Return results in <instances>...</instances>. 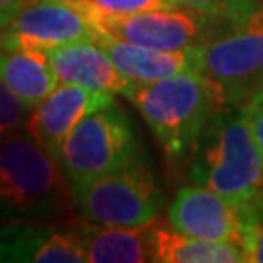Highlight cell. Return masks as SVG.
I'll list each match as a JSON object with an SVG mask.
<instances>
[{
  "label": "cell",
  "mask_w": 263,
  "mask_h": 263,
  "mask_svg": "<svg viewBox=\"0 0 263 263\" xmlns=\"http://www.w3.org/2000/svg\"><path fill=\"white\" fill-rule=\"evenodd\" d=\"M127 98L172 162L191 156L216 105L224 104L215 82L201 72H181L151 84H137Z\"/></svg>",
  "instance_id": "3957f363"
},
{
  "label": "cell",
  "mask_w": 263,
  "mask_h": 263,
  "mask_svg": "<svg viewBox=\"0 0 263 263\" xmlns=\"http://www.w3.org/2000/svg\"><path fill=\"white\" fill-rule=\"evenodd\" d=\"M84 16L96 29L113 37L166 51H185L205 45L218 35L224 24H228L187 8L148 10L135 14L88 10Z\"/></svg>",
  "instance_id": "8992f818"
},
{
  "label": "cell",
  "mask_w": 263,
  "mask_h": 263,
  "mask_svg": "<svg viewBox=\"0 0 263 263\" xmlns=\"http://www.w3.org/2000/svg\"><path fill=\"white\" fill-rule=\"evenodd\" d=\"M244 252L248 261L263 263V195L261 191L248 201Z\"/></svg>",
  "instance_id": "ac0fdd59"
},
{
  "label": "cell",
  "mask_w": 263,
  "mask_h": 263,
  "mask_svg": "<svg viewBox=\"0 0 263 263\" xmlns=\"http://www.w3.org/2000/svg\"><path fill=\"white\" fill-rule=\"evenodd\" d=\"M47 61L61 84H76L121 96H129L137 86L94 41H78L49 49Z\"/></svg>",
  "instance_id": "4fadbf2b"
},
{
  "label": "cell",
  "mask_w": 263,
  "mask_h": 263,
  "mask_svg": "<svg viewBox=\"0 0 263 263\" xmlns=\"http://www.w3.org/2000/svg\"><path fill=\"white\" fill-rule=\"evenodd\" d=\"M158 263H240L248 261L244 250L232 242L201 240L181 234L172 226H154Z\"/></svg>",
  "instance_id": "2e32d148"
},
{
  "label": "cell",
  "mask_w": 263,
  "mask_h": 263,
  "mask_svg": "<svg viewBox=\"0 0 263 263\" xmlns=\"http://www.w3.org/2000/svg\"><path fill=\"white\" fill-rule=\"evenodd\" d=\"M201 68L230 105H244L263 88V10L248 24L201 45Z\"/></svg>",
  "instance_id": "52a82bcc"
},
{
  "label": "cell",
  "mask_w": 263,
  "mask_h": 263,
  "mask_svg": "<svg viewBox=\"0 0 263 263\" xmlns=\"http://www.w3.org/2000/svg\"><path fill=\"white\" fill-rule=\"evenodd\" d=\"M90 263L156 261L154 224L142 226H78Z\"/></svg>",
  "instance_id": "5bb4252c"
},
{
  "label": "cell",
  "mask_w": 263,
  "mask_h": 263,
  "mask_svg": "<svg viewBox=\"0 0 263 263\" xmlns=\"http://www.w3.org/2000/svg\"><path fill=\"white\" fill-rule=\"evenodd\" d=\"M242 109H244L246 119H248L250 127H252L255 142H257L259 151L263 152V88L257 90V92L242 105Z\"/></svg>",
  "instance_id": "ffe728a7"
},
{
  "label": "cell",
  "mask_w": 263,
  "mask_h": 263,
  "mask_svg": "<svg viewBox=\"0 0 263 263\" xmlns=\"http://www.w3.org/2000/svg\"><path fill=\"white\" fill-rule=\"evenodd\" d=\"M113 96L111 92L88 90L76 84L57 86L41 104L33 107L26 129L53 158L59 160L63 142L72 129L90 113L115 102Z\"/></svg>",
  "instance_id": "30bf717a"
},
{
  "label": "cell",
  "mask_w": 263,
  "mask_h": 263,
  "mask_svg": "<svg viewBox=\"0 0 263 263\" xmlns=\"http://www.w3.org/2000/svg\"><path fill=\"white\" fill-rule=\"evenodd\" d=\"M178 4L199 14H205L209 18L222 20L236 26L248 24L261 10L254 0H178Z\"/></svg>",
  "instance_id": "e0dca14e"
},
{
  "label": "cell",
  "mask_w": 263,
  "mask_h": 263,
  "mask_svg": "<svg viewBox=\"0 0 263 263\" xmlns=\"http://www.w3.org/2000/svg\"><path fill=\"white\" fill-rule=\"evenodd\" d=\"M189 179L246 203L263 187V152L259 151L242 105L216 109L191 152Z\"/></svg>",
  "instance_id": "7a4b0ae2"
},
{
  "label": "cell",
  "mask_w": 263,
  "mask_h": 263,
  "mask_svg": "<svg viewBox=\"0 0 263 263\" xmlns=\"http://www.w3.org/2000/svg\"><path fill=\"white\" fill-rule=\"evenodd\" d=\"M162 207L164 191L144 158L74 191L76 213L90 224H151L156 220Z\"/></svg>",
  "instance_id": "5b68a950"
},
{
  "label": "cell",
  "mask_w": 263,
  "mask_h": 263,
  "mask_svg": "<svg viewBox=\"0 0 263 263\" xmlns=\"http://www.w3.org/2000/svg\"><path fill=\"white\" fill-rule=\"evenodd\" d=\"M28 109L29 107L0 80V142L10 133L24 129V123H28Z\"/></svg>",
  "instance_id": "d6986e66"
},
{
  "label": "cell",
  "mask_w": 263,
  "mask_h": 263,
  "mask_svg": "<svg viewBox=\"0 0 263 263\" xmlns=\"http://www.w3.org/2000/svg\"><path fill=\"white\" fill-rule=\"evenodd\" d=\"M96 28L66 0H29L6 28L0 29V49L43 51L94 41Z\"/></svg>",
  "instance_id": "ba28073f"
},
{
  "label": "cell",
  "mask_w": 263,
  "mask_h": 263,
  "mask_svg": "<svg viewBox=\"0 0 263 263\" xmlns=\"http://www.w3.org/2000/svg\"><path fill=\"white\" fill-rule=\"evenodd\" d=\"M94 43L111 57L115 66L135 84H151L181 72H201V45L185 51H166L129 43L96 29Z\"/></svg>",
  "instance_id": "7c38bea8"
},
{
  "label": "cell",
  "mask_w": 263,
  "mask_h": 263,
  "mask_svg": "<svg viewBox=\"0 0 263 263\" xmlns=\"http://www.w3.org/2000/svg\"><path fill=\"white\" fill-rule=\"evenodd\" d=\"M29 0H0V29L6 28Z\"/></svg>",
  "instance_id": "44dd1931"
},
{
  "label": "cell",
  "mask_w": 263,
  "mask_h": 263,
  "mask_svg": "<svg viewBox=\"0 0 263 263\" xmlns=\"http://www.w3.org/2000/svg\"><path fill=\"white\" fill-rule=\"evenodd\" d=\"M141 158L142 152L131 119L115 102L84 117L59 152V164L72 193Z\"/></svg>",
  "instance_id": "277c9868"
},
{
  "label": "cell",
  "mask_w": 263,
  "mask_h": 263,
  "mask_svg": "<svg viewBox=\"0 0 263 263\" xmlns=\"http://www.w3.org/2000/svg\"><path fill=\"white\" fill-rule=\"evenodd\" d=\"M74 207V193L59 160L28 129L0 142V216L20 220H59Z\"/></svg>",
  "instance_id": "6da1fadb"
},
{
  "label": "cell",
  "mask_w": 263,
  "mask_h": 263,
  "mask_svg": "<svg viewBox=\"0 0 263 263\" xmlns=\"http://www.w3.org/2000/svg\"><path fill=\"white\" fill-rule=\"evenodd\" d=\"M0 261L84 263L88 255L78 230L10 218V222L0 224Z\"/></svg>",
  "instance_id": "8fae6325"
},
{
  "label": "cell",
  "mask_w": 263,
  "mask_h": 263,
  "mask_svg": "<svg viewBox=\"0 0 263 263\" xmlns=\"http://www.w3.org/2000/svg\"><path fill=\"white\" fill-rule=\"evenodd\" d=\"M168 220L170 226L181 234L232 242L244 250L248 201L240 203L215 189L193 183L178 191L168 209Z\"/></svg>",
  "instance_id": "9c48e42d"
},
{
  "label": "cell",
  "mask_w": 263,
  "mask_h": 263,
  "mask_svg": "<svg viewBox=\"0 0 263 263\" xmlns=\"http://www.w3.org/2000/svg\"><path fill=\"white\" fill-rule=\"evenodd\" d=\"M0 80L29 109L41 104L59 82L47 53L22 49H0Z\"/></svg>",
  "instance_id": "9a60e30c"
}]
</instances>
